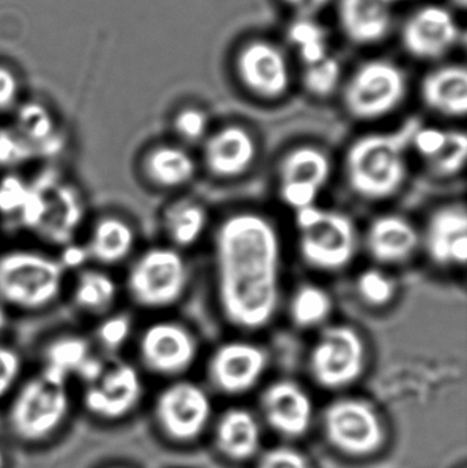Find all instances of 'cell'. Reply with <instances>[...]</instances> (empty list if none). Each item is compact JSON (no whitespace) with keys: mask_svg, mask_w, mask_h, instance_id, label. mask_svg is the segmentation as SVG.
I'll use <instances>...</instances> for the list:
<instances>
[{"mask_svg":"<svg viewBox=\"0 0 467 468\" xmlns=\"http://www.w3.org/2000/svg\"><path fill=\"white\" fill-rule=\"evenodd\" d=\"M257 143L247 129L228 125L206 140L203 159L211 175L233 178L243 175L254 164Z\"/></svg>","mask_w":467,"mask_h":468,"instance_id":"ffe728a7","label":"cell"},{"mask_svg":"<svg viewBox=\"0 0 467 468\" xmlns=\"http://www.w3.org/2000/svg\"><path fill=\"white\" fill-rule=\"evenodd\" d=\"M69 409L68 381L41 370L16 390L8 422L18 439L40 441L59 429L68 417Z\"/></svg>","mask_w":467,"mask_h":468,"instance_id":"52a82bcc","label":"cell"},{"mask_svg":"<svg viewBox=\"0 0 467 468\" xmlns=\"http://www.w3.org/2000/svg\"><path fill=\"white\" fill-rule=\"evenodd\" d=\"M111 468H122V467H111Z\"/></svg>","mask_w":467,"mask_h":468,"instance_id":"681fc988","label":"cell"},{"mask_svg":"<svg viewBox=\"0 0 467 468\" xmlns=\"http://www.w3.org/2000/svg\"><path fill=\"white\" fill-rule=\"evenodd\" d=\"M268 368V355L257 344L232 341L219 346L208 363V378L224 395L251 390Z\"/></svg>","mask_w":467,"mask_h":468,"instance_id":"e0dca14e","label":"cell"},{"mask_svg":"<svg viewBox=\"0 0 467 468\" xmlns=\"http://www.w3.org/2000/svg\"><path fill=\"white\" fill-rule=\"evenodd\" d=\"M188 266L177 248L155 247L134 256L126 270L123 289L143 310L172 307L186 293Z\"/></svg>","mask_w":467,"mask_h":468,"instance_id":"5b68a950","label":"cell"},{"mask_svg":"<svg viewBox=\"0 0 467 468\" xmlns=\"http://www.w3.org/2000/svg\"><path fill=\"white\" fill-rule=\"evenodd\" d=\"M408 76L386 58L366 60L343 87V104L351 117L375 121L394 112L408 95Z\"/></svg>","mask_w":467,"mask_h":468,"instance_id":"ba28073f","label":"cell"},{"mask_svg":"<svg viewBox=\"0 0 467 468\" xmlns=\"http://www.w3.org/2000/svg\"><path fill=\"white\" fill-rule=\"evenodd\" d=\"M120 296L121 285L117 278L103 267H81L71 281V304L90 318L101 319L117 310Z\"/></svg>","mask_w":467,"mask_h":468,"instance_id":"cb8c5ba5","label":"cell"},{"mask_svg":"<svg viewBox=\"0 0 467 468\" xmlns=\"http://www.w3.org/2000/svg\"><path fill=\"white\" fill-rule=\"evenodd\" d=\"M29 192V178L19 172L2 173L0 176V218L14 222L18 227Z\"/></svg>","mask_w":467,"mask_h":468,"instance_id":"e575fe53","label":"cell"},{"mask_svg":"<svg viewBox=\"0 0 467 468\" xmlns=\"http://www.w3.org/2000/svg\"><path fill=\"white\" fill-rule=\"evenodd\" d=\"M452 3H454L457 7L465 8L467 0H452Z\"/></svg>","mask_w":467,"mask_h":468,"instance_id":"bcb514c9","label":"cell"},{"mask_svg":"<svg viewBox=\"0 0 467 468\" xmlns=\"http://www.w3.org/2000/svg\"><path fill=\"white\" fill-rule=\"evenodd\" d=\"M447 136H449V132L443 131V129L421 125L414 134L411 148H414L422 158L430 162L443 150Z\"/></svg>","mask_w":467,"mask_h":468,"instance_id":"60d3db41","label":"cell"},{"mask_svg":"<svg viewBox=\"0 0 467 468\" xmlns=\"http://www.w3.org/2000/svg\"><path fill=\"white\" fill-rule=\"evenodd\" d=\"M296 227L302 258L313 269L339 271L353 261L358 233L347 214L310 206L296 211Z\"/></svg>","mask_w":467,"mask_h":468,"instance_id":"8992f818","label":"cell"},{"mask_svg":"<svg viewBox=\"0 0 467 468\" xmlns=\"http://www.w3.org/2000/svg\"><path fill=\"white\" fill-rule=\"evenodd\" d=\"M207 114L196 107L181 109L173 120V128L177 136L188 143L202 139L207 132Z\"/></svg>","mask_w":467,"mask_h":468,"instance_id":"ab89813d","label":"cell"},{"mask_svg":"<svg viewBox=\"0 0 467 468\" xmlns=\"http://www.w3.org/2000/svg\"><path fill=\"white\" fill-rule=\"evenodd\" d=\"M295 16H317L331 0H281Z\"/></svg>","mask_w":467,"mask_h":468,"instance_id":"ee69618b","label":"cell"},{"mask_svg":"<svg viewBox=\"0 0 467 468\" xmlns=\"http://www.w3.org/2000/svg\"><path fill=\"white\" fill-rule=\"evenodd\" d=\"M367 250L378 263L397 264L410 259L419 245V234L403 217H378L365 237Z\"/></svg>","mask_w":467,"mask_h":468,"instance_id":"d4e9b609","label":"cell"},{"mask_svg":"<svg viewBox=\"0 0 467 468\" xmlns=\"http://www.w3.org/2000/svg\"><path fill=\"white\" fill-rule=\"evenodd\" d=\"M8 324H10V310L0 303V340L8 329Z\"/></svg>","mask_w":467,"mask_h":468,"instance_id":"f6af8a7d","label":"cell"},{"mask_svg":"<svg viewBox=\"0 0 467 468\" xmlns=\"http://www.w3.org/2000/svg\"><path fill=\"white\" fill-rule=\"evenodd\" d=\"M11 125L27 140L37 161H52L68 150V134L48 107L38 101L19 103Z\"/></svg>","mask_w":467,"mask_h":468,"instance_id":"603a6c76","label":"cell"},{"mask_svg":"<svg viewBox=\"0 0 467 468\" xmlns=\"http://www.w3.org/2000/svg\"><path fill=\"white\" fill-rule=\"evenodd\" d=\"M235 69L241 85L263 101L282 98L292 84L290 58L279 44L266 38L244 43L236 54Z\"/></svg>","mask_w":467,"mask_h":468,"instance_id":"8fae6325","label":"cell"},{"mask_svg":"<svg viewBox=\"0 0 467 468\" xmlns=\"http://www.w3.org/2000/svg\"><path fill=\"white\" fill-rule=\"evenodd\" d=\"M207 217L202 206L192 200H178L165 210L162 217L165 233L173 247H191L202 237Z\"/></svg>","mask_w":467,"mask_h":468,"instance_id":"f546056e","label":"cell"},{"mask_svg":"<svg viewBox=\"0 0 467 468\" xmlns=\"http://www.w3.org/2000/svg\"><path fill=\"white\" fill-rule=\"evenodd\" d=\"M365 365L366 348L364 340L347 324L325 327L309 357L313 379L329 390L345 389L358 381Z\"/></svg>","mask_w":467,"mask_h":468,"instance_id":"9c48e42d","label":"cell"},{"mask_svg":"<svg viewBox=\"0 0 467 468\" xmlns=\"http://www.w3.org/2000/svg\"><path fill=\"white\" fill-rule=\"evenodd\" d=\"M467 158V137L463 132H449L443 150L430 159V166L440 177H452L462 172Z\"/></svg>","mask_w":467,"mask_h":468,"instance_id":"74e56055","label":"cell"},{"mask_svg":"<svg viewBox=\"0 0 467 468\" xmlns=\"http://www.w3.org/2000/svg\"><path fill=\"white\" fill-rule=\"evenodd\" d=\"M24 370V360L18 349L0 340V400L18 384Z\"/></svg>","mask_w":467,"mask_h":468,"instance_id":"f35d334b","label":"cell"},{"mask_svg":"<svg viewBox=\"0 0 467 468\" xmlns=\"http://www.w3.org/2000/svg\"><path fill=\"white\" fill-rule=\"evenodd\" d=\"M143 379L131 363L106 362L98 378L87 384L84 406L90 414L118 420L131 414L142 400Z\"/></svg>","mask_w":467,"mask_h":468,"instance_id":"9a60e30c","label":"cell"},{"mask_svg":"<svg viewBox=\"0 0 467 468\" xmlns=\"http://www.w3.org/2000/svg\"><path fill=\"white\" fill-rule=\"evenodd\" d=\"M266 423L285 439H299L313 423L312 399L296 382L282 379L266 388L260 398Z\"/></svg>","mask_w":467,"mask_h":468,"instance_id":"ac0fdd59","label":"cell"},{"mask_svg":"<svg viewBox=\"0 0 467 468\" xmlns=\"http://www.w3.org/2000/svg\"><path fill=\"white\" fill-rule=\"evenodd\" d=\"M96 321L98 324L90 340L93 346H99L107 354L121 351L133 335L134 319L126 311L115 310Z\"/></svg>","mask_w":467,"mask_h":468,"instance_id":"d6a6232c","label":"cell"},{"mask_svg":"<svg viewBox=\"0 0 467 468\" xmlns=\"http://www.w3.org/2000/svg\"><path fill=\"white\" fill-rule=\"evenodd\" d=\"M255 468H312L306 456L293 448L276 447L260 455Z\"/></svg>","mask_w":467,"mask_h":468,"instance_id":"b9f144b4","label":"cell"},{"mask_svg":"<svg viewBox=\"0 0 467 468\" xmlns=\"http://www.w3.org/2000/svg\"><path fill=\"white\" fill-rule=\"evenodd\" d=\"M337 18L345 37L356 46L381 43L394 25L392 5L386 0H337Z\"/></svg>","mask_w":467,"mask_h":468,"instance_id":"7402d4cb","label":"cell"},{"mask_svg":"<svg viewBox=\"0 0 467 468\" xmlns=\"http://www.w3.org/2000/svg\"><path fill=\"white\" fill-rule=\"evenodd\" d=\"M140 365L161 377L186 373L197 355V343L188 327L175 321H156L147 324L137 337Z\"/></svg>","mask_w":467,"mask_h":468,"instance_id":"7c38bea8","label":"cell"},{"mask_svg":"<svg viewBox=\"0 0 467 468\" xmlns=\"http://www.w3.org/2000/svg\"><path fill=\"white\" fill-rule=\"evenodd\" d=\"M334 310V300L326 289L313 283L302 285L290 303V315L295 326L313 329L328 321Z\"/></svg>","mask_w":467,"mask_h":468,"instance_id":"1f68e13d","label":"cell"},{"mask_svg":"<svg viewBox=\"0 0 467 468\" xmlns=\"http://www.w3.org/2000/svg\"><path fill=\"white\" fill-rule=\"evenodd\" d=\"M5 467V455H3L2 451H0V468Z\"/></svg>","mask_w":467,"mask_h":468,"instance_id":"7dc6e473","label":"cell"},{"mask_svg":"<svg viewBox=\"0 0 467 468\" xmlns=\"http://www.w3.org/2000/svg\"><path fill=\"white\" fill-rule=\"evenodd\" d=\"M302 82L309 95L325 99L334 95L343 84V66L334 55L314 65L303 66Z\"/></svg>","mask_w":467,"mask_h":468,"instance_id":"836d02e7","label":"cell"},{"mask_svg":"<svg viewBox=\"0 0 467 468\" xmlns=\"http://www.w3.org/2000/svg\"><path fill=\"white\" fill-rule=\"evenodd\" d=\"M19 85L16 74L0 66V114L18 106Z\"/></svg>","mask_w":467,"mask_h":468,"instance_id":"7bdbcfd3","label":"cell"},{"mask_svg":"<svg viewBox=\"0 0 467 468\" xmlns=\"http://www.w3.org/2000/svg\"><path fill=\"white\" fill-rule=\"evenodd\" d=\"M424 245L430 261L438 266H465L466 211L462 207H444L436 211L425 229Z\"/></svg>","mask_w":467,"mask_h":468,"instance_id":"44dd1931","label":"cell"},{"mask_svg":"<svg viewBox=\"0 0 467 468\" xmlns=\"http://www.w3.org/2000/svg\"><path fill=\"white\" fill-rule=\"evenodd\" d=\"M93 348L92 340L81 333L63 332L52 335L41 348V370L69 381L71 376L79 377L92 359Z\"/></svg>","mask_w":467,"mask_h":468,"instance_id":"f1b7e54d","label":"cell"},{"mask_svg":"<svg viewBox=\"0 0 467 468\" xmlns=\"http://www.w3.org/2000/svg\"><path fill=\"white\" fill-rule=\"evenodd\" d=\"M428 109L446 117H465L467 112V70L457 63L439 66L425 74L419 85Z\"/></svg>","mask_w":467,"mask_h":468,"instance_id":"484cf974","label":"cell"},{"mask_svg":"<svg viewBox=\"0 0 467 468\" xmlns=\"http://www.w3.org/2000/svg\"><path fill=\"white\" fill-rule=\"evenodd\" d=\"M419 126V120L410 118L397 131L366 134L350 145L345 176L358 197L383 200L402 188L408 175V153Z\"/></svg>","mask_w":467,"mask_h":468,"instance_id":"3957f363","label":"cell"},{"mask_svg":"<svg viewBox=\"0 0 467 468\" xmlns=\"http://www.w3.org/2000/svg\"><path fill=\"white\" fill-rule=\"evenodd\" d=\"M287 40L303 66L314 65L332 55L328 32L315 16H295L288 25Z\"/></svg>","mask_w":467,"mask_h":468,"instance_id":"4dcf8cb0","label":"cell"},{"mask_svg":"<svg viewBox=\"0 0 467 468\" xmlns=\"http://www.w3.org/2000/svg\"><path fill=\"white\" fill-rule=\"evenodd\" d=\"M331 161L315 147L290 151L280 164V197L298 211L314 206L331 177Z\"/></svg>","mask_w":467,"mask_h":468,"instance_id":"2e32d148","label":"cell"},{"mask_svg":"<svg viewBox=\"0 0 467 468\" xmlns=\"http://www.w3.org/2000/svg\"><path fill=\"white\" fill-rule=\"evenodd\" d=\"M137 234L133 222L118 213H103L87 230L84 247L93 266L112 269L131 261L136 253Z\"/></svg>","mask_w":467,"mask_h":468,"instance_id":"d6986e66","label":"cell"},{"mask_svg":"<svg viewBox=\"0 0 467 468\" xmlns=\"http://www.w3.org/2000/svg\"><path fill=\"white\" fill-rule=\"evenodd\" d=\"M139 172L143 180L154 188L175 189L192 180L196 166L194 158L184 148L156 144L140 156Z\"/></svg>","mask_w":467,"mask_h":468,"instance_id":"4316f807","label":"cell"},{"mask_svg":"<svg viewBox=\"0 0 467 468\" xmlns=\"http://www.w3.org/2000/svg\"><path fill=\"white\" fill-rule=\"evenodd\" d=\"M207 393L188 381H177L165 388L155 400L154 415L161 431L175 442L199 439L211 418Z\"/></svg>","mask_w":467,"mask_h":468,"instance_id":"4fadbf2b","label":"cell"},{"mask_svg":"<svg viewBox=\"0 0 467 468\" xmlns=\"http://www.w3.org/2000/svg\"><path fill=\"white\" fill-rule=\"evenodd\" d=\"M386 2H388V3H389V5H392V7H394L395 3L399 2V0H386Z\"/></svg>","mask_w":467,"mask_h":468,"instance_id":"c3c4849f","label":"cell"},{"mask_svg":"<svg viewBox=\"0 0 467 468\" xmlns=\"http://www.w3.org/2000/svg\"><path fill=\"white\" fill-rule=\"evenodd\" d=\"M356 292L366 304L383 307L394 299L397 285L395 281L381 270L367 269L356 278Z\"/></svg>","mask_w":467,"mask_h":468,"instance_id":"8d00e7d4","label":"cell"},{"mask_svg":"<svg viewBox=\"0 0 467 468\" xmlns=\"http://www.w3.org/2000/svg\"><path fill=\"white\" fill-rule=\"evenodd\" d=\"M29 180V197L18 228L60 250L76 242L87 224L84 192L57 167H44Z\"/></svg>","mask_w":467,"mask_h":468,"instance_id":"7a4b0ae2","label":"cell"},{"mask_svg":"<svg viewBox=\"0 0 467 468\" xmlns=\"http://www.w3.org/2000/svg\"><path fill=\"white\" fill-rule=\"evenodd\" d=\"M323 429L332 447L345 455L369 456L383 445V422L372 404L356 398L334 400L323 415Z\"/></svg>","mask_w":467,"mask_h":468,"instance_id":"30bf717a","label":"cell"},{"mask_svg":"<svg viewBox=\"0 0 467 468\" xmlns=\"http://www.w3.org/2000/svg\"><path fill=\"white\" fill-rule=\"evenodd\" d=\"M214 250L225 318L244 330L266 326L279 307L281 278V245L273 225L260 214H235L218 228Z\"/></svg>","mask_w":467,"mask_h":468,"instance_id":"6da1fadb","label":"cell"},{"mask_svg":"<svg viewBox=\"0 0 467 468\" xmlns=\"http://www.w3.org/2000/svg\"><path fill=\"white\" fill-rule=\"evenodd\" d=\"M66 275L68 270L54 253L8 248L0 252V303L10 311L43 313L65 293Z\"/></svg>","mask_w":467,"mask_h":468,"instance_id":"277c9868","label":"cell"},{"mask_svg":"<svg viewBox=\"0 0 467 468\" xmlns=\"http://www.w3.org/2000/svg\"><path fill=\"white\" fill-rule=\"evenodd\" d=\"M463 32L451 10L439 5L417 8L400 30L403 49L419 60H439L449 55Z\"/></svg>","mask_w":467,"mask_h":468,"instance_id":"5bb4252c","label":"cell"},{"mask_svg":"<svg viewBox=\"0 0 467 468\" xmlns=\"http://www.w3.org/2000/svg\"><path fill=\"white\" fill-rule=\"evenodd\" d=\"M35 161L37 159L32 148L14 126H0V172H19Z\"/></svg>","mask_w":467,"mask_h":468,"instance_id":"d590c367","label":"cell"},{"mask_svg":"<svg viewBox=\"0 0 467 468\" xmlns=\"http://www.w3.org/2000/svg\"><path fill=\"white\" fill-rule=\"evenodd\" d=\"M260 422L249 410H228L217 422L216 447L229 461L254 458L260 451Z\"/></svg>","mask_w":467,"mask_h":468,"instance_id":"83f0119b","label":"cell"}]
</instances>
